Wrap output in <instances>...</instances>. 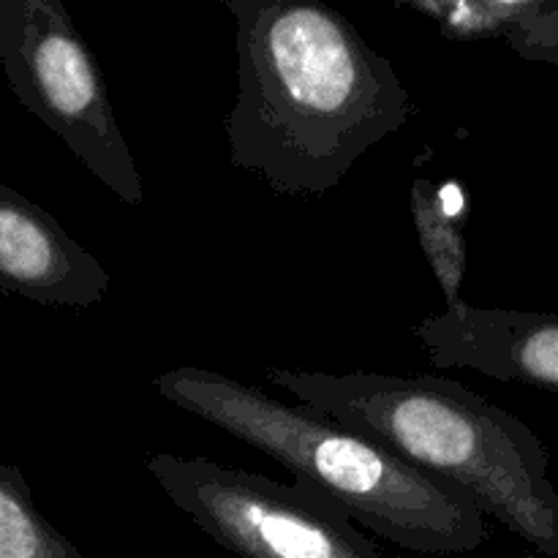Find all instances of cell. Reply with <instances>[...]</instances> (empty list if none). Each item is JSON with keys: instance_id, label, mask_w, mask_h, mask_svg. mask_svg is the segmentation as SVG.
Here are the masks:
<instances>
[{"instance_id": "1", "label": "cell", "mask_w": 558, "mask_h": 558, "mask_svg": "<svg viewBox=\"0 0 558 558\" xmlns=\"http://www.w3.org/2000/svg\"><path fill=\"white\" fill-rule=\"evenodd\" d=\"M234 20L238 98L229 163L278 196L322 199L417 107L390 60L314 0H223Z\"/></svg>"}, {"instance_id": "2", "label": "cell", "mask_w": 558, "mask_h": 558, "mask_svg": "<svg viewBox=\"0 0 558 558\" xmlns=\"http://www.w3.org/2000/svg\"><path fill=\"white\" fill-rule=\"evenodd\" d=\"M300 407L390 450L466 496L537 554L558 558V490L550 452L515 414L447 376L267 368Z\"/></svg>"}, {"instance_id": "3", "label": "cell", "mask_w": 558, "mask_h": 558, "mask_svg": "<svg viewBox=\"0 0 558 558\" xmlns=\"http://www.w3.org/2000/svg\"><path fill=\"white\" fill-rule=\"evenodd\" d=\"M153 385L169 403L265 452L398 548L458 556L488 543L485 515L466 496L325 414L287 407L218 371L172 368Z\"/></svg>"}, {"instance_id": "4", "label": "cell", "mask_w": 558, "mask_h": 558, "mask_svg": "<svg viewBox=\"0 0 558 558\" xmlns=\"http://www.w3.org/2000/svg\"><path fill=\"white\" fill-rule=\"evenodd\" d=\"M0 65L11 93L123 205L145 202L101 65L58 0H0Z\"/></svg>"}, {"instance_id": "5", "label": "cell", "mask_w": 558, "mask_h": 558, "mask_svg": "<svg viewBox=\"0 0 558 558\" xmlns=\"http://www.w3.org/2000/svg\"><path fill=\"white\" fill-rule=\"evenodd\" d=\"M145 466L178 510L238 558H385L338 501L308 483L283 485L167 452Z\"/></svg>"}, {"instance_id": "6", "label": "cell", "mask_w": 558, "mask_h": 558, "mask_svg": "<svg viewBox=\"0 0 558 558\" xmlns=\"http://www.w3.org/2000/svg\"><path fill=\"white\" fill-rule=\"evenodd\" d=\"M436 371L466 368L499 381L558 390V314L483 308L466 300L414 327Z\"/></svg>"}, {"instance_id": "7", "label": "cell", "mask_w": 558, "mask_h": 558, "mask_svg": "<svg viewBox=\"0 0 558 558\" xmlns=\"http://www.w3.org/2000/svg\"><path fill=\"white\" fill-rule=\"evenodd\" d=\"M109 283L107 267L52 213L0 183V294L52 308H93Z\"/></svg>"}, {"instance_id": "8", "label": "cell", "mask_w": 558, "mask_h": 558, "mask_svg": "<svg viewBox=\"0 0 558 558\" xmlns=\"http://www.w3.org/2000/svg\"><path fill=\"white\" fill-rule=\"evenodd\" d=\"M469 199L461 183L436 185L428 178L412 180V223L430 272L445 294L447 308L461 303L466 276Z\"/></svg>"}, {"instance_id": "9", "label": "cell", "mask_w": 558, "mask_h": 558, "mask_svg": "<svg viewBox=\"0 0 558 558\" xmlns=\"http://www.w3.org/2000/svg\"><path fill=\"white\" fill-rule=\"evenodd\" d=\"M548 0H396V9L417 11L436 22L447 41L472 44L485 38H510Z\"/></svg>"}, {"instance_id": "10", "label": "cell", "mask_w": 558, "mask_h": 558, "mask_svg": "<svg viewBox=\"0 0 558 558\" xmlns=\"http://www.w3.org/2000/svg\"><path fill=\"white\" fill-rule=\"evenodd\" d=\"M0 558H85L38 512L25 474L0 466Z\"/></svg>"}, {"instance_id": "11", "label": "cell", "mask_w": 558, "mask_h": 558, "mask_svg": "<svg viewBox=\"0 0 558 558\" xmlns=\"http://www.w3.org/2000/svg\"><path fill=\"white\" fill-rule=\"evenodd\" d=\"M510 49L532 63L558 65V0H548L537 16L507 38Z\"/></svg>"}]
</instances>
